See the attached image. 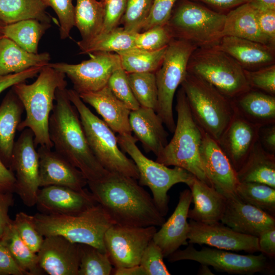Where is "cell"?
<instances>
[{
  "label": "cell",
  "mask_w": 275,
  "mask_h": 275,
  "mask_svg": "<svg viewBox=\"0 0 275 275\" xmlns=\"http://www.w3.org/2000/svg\"><path fill=\"white\" fill-rule=\"evenodd\" d=\"M133 178L108 172L88 181L90 191L114 224L161 226L166 221L152 197Z\"/></svg>",
  "instance_id": "obj_1"
},
{
  "label": "cell",
  "mask_w": 275,
  "mask_h": 275,
  "mask_svg": "<svg viewBox=\"0 0 275 275\" xmlns=\"http://www.w3.org/2000/svg\"><path fill=\"white\" fill-rule=\"evenodd\" d=\"M54 101L49 120V135L54 151L79 170L88 181L102 178L108 172L92 153L66 88L57 89Z\"/></svg>",
  "instance_id": "obj_2"
},
{
  "label": "cell",
  "mask_w": 275,
  "mask_h": 275,
  "mask_svg": "<svg viewBox=\"0 0 275 275\" xmlns=\"http://www.w3.org/2000/svg\"><path fill=\"white\" fill-rule=\"evenodd\" d=\"M65 76L47 64L43 67L33 83L21 82L12 87L25 111V117L17 130L30 129L34 135L36 147H53L49 135V120L57 89L66 88Z\"/></svg>",
  "instance_id": "obj_3"
},
{
  "label": "cell",
  "mask_w": 275,
  "mask_h": 275,
  "mask_svg": "<svg viewBox=\"0 0 275 275\" xmlns=\"http://www.w3.org/2000/svg\"><path fill=\"white\" fill-rule=\"evenodd\" d=\"M177 118L173 136L157 155L156 161L166 166L181 168L212 186L200 156L202 129L195 121L185 94L181 87L176 94Z\"/></svg>",
  "instance_id": "obj_4"
},
{
  "label": "cell",
  "mask_w": 275,
  "mask_h": 275,
  "mask_svg": "<svg viewBox=\"0 0 275 275\" xmlns=\"http://www.w3.org/2000/svg\"><path fill=\"white\" fill-rule=\"evenodd\" d=\"M35 225L44 237L62 236L69 241L93 246L106 252L104 236L114 224L101 206H94L73 215L44 214L33 215Z\"/></svg>",
  "instance_id": "obj_5"
},
{
  "label": "cell",
  "mask_w": 275,
  "mask_h": 275,
  "mask_svg": "<svg viewBox=\"0 0 275 275\" xmlns=\"http://www.w3.org/2000/svg\"><path fill=\"white\" fill-rule=\"evenodd\" d=\"M68 97L77 109L88 145L101 166L107 172L138 180V169L119 147L117 136L104 121L87 106L73 89H67Z\"/></svg>",
  "instance_id": "obj_6"
},
{
  "label": "cell",
  "mask_w": 275,
  "mask_h": 275,
  "mask_svg": "<svg viewBox=\"0 0 275 275\" xmlns=\"http://www.w3.org/2000/svg\"><path fill=\"white\" fill-rule=\"evenodd\" d=\"M226 14L192 0H178L166 25L173 38L197 48L213 47L223 37Z\"/></svg>",
  "instance_id": "obj_7"
},
{
  "label": "cell",
  "mask_w": 275,
  "mask_h": 275,
  "mask_svg": "<svg viewBox=\"0 0 275 275\" xmlns=\"http://www.w3.org/2000/svg\"><path fill=\"white\" fill-rule=\"evenodd\" d=\"M180 85L195 121L217 141L234 116L231 99L208 82L188 72Z\"/></svg>",
  "instance_id": "obj_8"
},
{
  "label": "cell",
  "mask_w": 275,
  "mask_h": 275,
  "mask_svg": "<svg viewBox=\"0 0 275 275\" xmlns=\"http://www.w3.org/2000/svg\"><path fill=\"white\" fill-rule=\"evenodd\" d=\"M187 71L208 82L230 99L251 89L244 70L232 57L216 46L197 48L189 59Z\"/></svg>",
  "instance_id": "obj_9"
},
{
  "label": "cell",
  "mask_w": 275,
  "mask_h": 275,
  "mask_svg": "<svg viewBox=\"0 0 275 275\" xmlns=\"http://www.w3.org/2000/svg\"><path fill=\"white\" fill-rule=\"evenodd\" d=\"M117 139L121 148L130 156L138 169V183L149 188L155 205L164 217L169 211V190L180 183L188 186L195 176L181 168H170L148 158L139 149L137 140L132 134H118Z\"/></svg>",
  "instance_id": "obj_10"
},
{
  "label": "cell",
  "mask_w": 275,
  "mask_h": 275,
  "mask_svg": "<svg viewBox=\"0 0 275 275\" xmlns=\"http://www.w3.org/2000/svg\"><path fill=\"white\" fill-rule=\"evenodd\" d=\"M197 48L188 42L173 38L167 47L160 66L155 72L157 88L155 112L171 133L176 125L173 111L175 94L187 73L189 59Z\"/></svg>",
  "instance_id": "obj_11"
},
{
  "label": "cell",
  "mask_w": 275,
  "mask_h": 275,
  "mask_svg": "<svg viewBox=\"0 0 275 275\" xmlns=\"http://www.w3.org/2000/svg\"><path fill=\"white\" fill-rule=\"evenodd\" d=\"M184 250L178 249L167 258L169 262L191 260L212 266L215 270L229 274L253 275L256 273H274V265L266 256L241 255L215 248L203 247L196 250L193 244Z\"/></svg>",
  "instance_id": "obj_12"
},
{
  "label": "cell",
  "mask_w": 275,
  "mask_h": 275,
  "mask_svg": "<svg viewBox=\"0 0 275 275\" xmlns=\"http://www.w3.org/2000/svg\"><path fill=\"white\" fill-rule=\"evenodd\" d=\"M36 147L33 132L29 128L24 129L15 142L9 167L15 178L14 192L28 207L36 204L40 188L39 159Z\"/></svg>",
  "instance_id": "obj_13"
},
{
  "label": "cell",
  "mask_w": 275,
  "mask_h": 275,
  "mask_svg": "<svg viewBox=\"0 0 275 275\" xmlns=\"http://www.w3.org/2000/svg\"><path fill=\"white\" fill-rule=\"evenodd\" d=\"M89 54V60L78 64L59 62L48 65L67 76L78 94L97 91L107 86L113 72L121 66L120 57L117 53L107 52Z\"/></svg>",
  "instance_id": "obj_14"
},
{
  "label": "cell",
  "mask_w": 275,
  "mask_h": 275,
  "mask_svg": "<svg viewBox=\"0 0 275 275\" xmlns=\"http://www.w3.org/2000/svg\"><path fill=\"white\" fill-rule=\"evenodd\" d=\"M157 231L155 226L113 224L106 231L104 243L115 268L139 265L142 255Z\"/></svg>",
  "instance_id": "obj_15"
},
{
  "label": "cell",
  "mask_w": 275,
  "mask_h": 275,
  "mask_svg": "<svg viewBox=\"0 0 275 275\" xmlns=\"http://www.w3.org/2000/svg\"><path fill=\"white\" fill-rule=\"evenodd\" d=\"M188 224V243L251 254L259 252L258 237L237 232L220 222L207 224L190 219Z\"/></svg>",
  "instance_id": "obj_16"
},
{
  "label": "cell",
  "mask_w": 275,
  "mask_h": 275,
  "mask_svg": "<svg viewBox=\"0 0 275 275\" xmlns=\"http://www.w3.org/2000/svg\"><path fill=\"white\" fill-rule=\"evenodd\" d=\"M200 156L212 186L225 197L235 194L239 182L236 171L216 141L203 130Z\"/></svg>",
  "instance_id": "obj_17"
},
{
  "label": "cell",
  "mask_w": 275,
  "mask_h": 275,
  "mask_svg": "<svg viewBox=\"0 0 275 275\" xmlns=\"http://www.w3.org/2000/svg\"><path fill=\"white\" fill-rule=\"evenodd\" d=\"M38 264L49 275H78L80 263L79 243L60 235L45 237L37 252Z\"/></svg>",
  "instance_id": "obj_18"
},
{
  "label": "cell",
  "mask_w": 275,
  "mask_h": 275,
  "mask_svg": "<svg viewBox=\"0 0 275 275\" xmlns=\"http://www.w3.org/2000/svg\"><path fill=\"white\" fill-rule=\"evenodd\" d=\"M98 204L86 188L77 190L59 185L39 188L36 205L44 214L73 215L81 213Z\"/></svg>",
  "instance_id": "obj_19"
},
{
  "label": "cell",
  "mask_w": 275,
  "mask_h": 275,
  "mask_svg": "<svg viewBox=\"0 0 275 275\" xmlns=\"http://www.w3.org/2000/svg\"><path fill=\"white\" fill-rule=\"evenodd\" d=\"M226 205L220 222L234 231L258 237L275 228V217L242 201L236 194L226 196Z\"/></svg>",
  "instance_id": "obj_20"
},
{
  "label": "cell",
  "mask_w": 275,
  "mask_h": 275,
  "mask_svg": "<svg viewBox=\"0 0 275 275\" xmlns=\"http://www.w3.org/2000/svg\"><path fill=\"white\" fill-rule=\"evenodd\" d=\"M37 152L40 187L59 185L81 190L87 184L83 173L56 151L40 146Z\"/></svg>",
  "instance_id": "obj_21"
},
{
  "label": "cell",
  "mask_w": 275,
  "mask_h": 275,
  "mask_svg": "<svg viewBox=\"0 0 275 275\" xmlns=\"http://www.w3.org/2000/svg\"><path fill=\"white\" fill-rule=\"evenodd\" d=\"M260 128L234 112L230 123L216 141L236 172L257 142Z\"/></svg>",
  "instance_id": "obj_22"
},
{
  "label": "cell",
  "mask_w": 275,
  "mask_h": 275,
  "mask_svg": "<svg viewBox=\"0 0 275 275\" xmlns=\"http://www.w3.org/2000/svg\"><path fill=\"white\" fill-rule=\"evenodd\" d=\"M191 202L190 190L186 189L181 191L173 213L153 237V241L160 248L164 258H167L181 246L188 243L187 214Z\"/></svg>",
  "instance_id": "obj_23"
},
{
  "label": "cell",
  "mask_w": 275,
  "mask_h": 275,
  "mask_svg": "<svg viewBox=\"0 0 275 275\" xmlns=\"http://www.w3.org/2000/svg\"><path fill=\"white\" fill-rule=\"evenodd\" d=\"M215 46L232 57L245 70H256L274 64L275 47L269 45L226 36Z\"/></svg>",
  "instance_id": "obj_24"
},
{
  "label": "cell",
  "mask_w": 275,
  "mask_h": 275,
  "mask_svg": "<svg viewBox=\"0 0 275 275\" xmlns=\"http://www.w3.org/2000/svg\"><path fill=\"white\" fill-rule=\"evenodd\" d=\"M102 117L104 122L118 134H131L129 124L130 110L118 99L107 86L95 92L79 94Z\"/></svg>",
  "instance_id": "obj_25"
},
{
  "label": "cell",
  "mask_w": 275,
  "mask_h": 275,
  "mask_svg": "<svg viewBox=\"0 0 275 275\" xmlns=\"http://www.w3.org/2000/svg\"><path fill=\"white\" fill-rule=\"evenodd\" d=\"M129 124L134 138L142 143L145 151L157 156L168 143V133L164 124L152 108L140 106L131 111Z\"/></svg>",
  "instance_id": "obj_26"
},
{
  "label": "cell",
  "mask_w": 275,
  "mask_h": 275,
  "mask_svg": "<svg viewBox=\"0 0 275 275\" xmlns=\"http://www.w3.org/2000/svg\"><path fill=\"white\" fill-rule=\"evenodd\" d=\"M188 187L194 207L189 209L188 218L207 224L220 222L225 208L226 197L196 177Z\"/></svg>",
  "instance_id": "obj_27"
},
{
  "label": "cell",
  "mask_w": 275,
  "mask_h": 275,
  "mask_svg": "<svg viewBox=\"0 0 275 275\" xmlns=\"http://www.w3.org/2000/svg\"><path fill=\"white\" fill-rule=\"evenodd\" d=\"M234 112L260 127L275 124V96L251 88L231 99Z\"/></svg>",
  "instance_id": "obj_28"
},
{
  "label": "cell",
  "mask_w": 275,
  "mask_h": 275,
  "mask_svg": "<svg viewBox=\"0 0 275 275\" xmlns=\"http://www.w3.org/2000/svg\"><path fill=\"white\" fill-rule=\"evenodd\" d=\"M24 110L21 101L12 88L0 105V159L8 169L16 132Z\"/></svg>",
  "instance_id": "obj_29"
},
{
  "label": "cell",
  "mask_w": 275,
  "mask_h": 275,
  "mask_svg": "<svg viewBox=\"0 0 275 275\" xmlns=\"http://www.w3.org/2000/svg\"><path fill=\"white\" fill-rule=\"evenodd\" d=\"M50 60L48 52H30L4 36L0 38V75L18 73L33 67L44 66Z\"/></svg>",
  "instance_id": "obj_30"
},
{
  "label": "cell",
  "mask_w": 275,
  "mask_h": 275,
  "mask_svg": "<svg viewBox=\"0 0 275 275\" xmlns=\"http://www.w3.org/2000/svg\"><path fill=\"white\" fill-rule=\"evenodd\" d=\"M236 173L240 182H257L275 188V154L265 151L258 140Z\"/></svg>",
  "instance_id": "obj_31"
},
{
  "label": "cell",
  "mask_w": 275,
  "mask_h": 275,
  "mask_svg": "<svg viewBox=\"0 0 275 275\" xmlns=\"http://www.w3.org/2000/svg\"><path fill=\"white\" fill-rule=\"evenodd\" d=\"M222 36L237 37L270 45L259 28L256 10L249 3L236 7L226 14Z\"/></svg>",
  "instance_id": "obj_32"
},
{
  "label": "cell",
  "mask_w": 275,
  "mask_h": 275,
  "mask_svg": "<svg viewBox=\"0 0 275 275\" xmlns=\"http://www.w3.org/2000/svg\"><path fill=\"white\" fill-rule=\"evenodd\" d=\"M137 33L128 32L118 28L107 32L100 33L88 41L80 40L77 44L80 53L95 52H115L126 50L135 47V38Z\"/></svg>",
  "instance_id": "obj_33"
},
{
  "label": "cell",
  "mask_w": 275,
  "mask_h": 275,
  "mask_svg": "<svg viewBox=\"0 0 275 275\" xmlns=\"http://www.w3.org/2000/svg\"><path fill=\"white\" fill-rule=\"evenodd\" d=\"M104 16V3L102 0H76L74 26L80 34L81 40H89L101 32Z\"/></svg>",
  "instance_id": "obj_34"
},
{
  "label": "cell",
  "mask_w": 275,
  "mask_h": 275,
  "mask_svg": "<svg viewBox=\"0 0 275 275\" xmlns=\"http://www.w3.org/2000/svg\"><path fill=\"white\" fill-rule=\"evenodd\" d=\"M42 0H0V20L5 25L26 19L50 23Z\"/></svg>",
  "instance_id": "obj_35"
},
{
  "label": "cell",
  "mask_w": 275,
  "mask_h": 275,
  "mask_svg": "<svg viewBox=\"0 0 275 275\" xmlns=\"http://www.w3.org/2000/svg\"><path fill=\"white\" fill-rule=\"evenodd\" d=\"M50 26L49 23L31 19L6 24L1 33L27 51L37 53L40 40Z\"/></svg>",
  "instance_id": "obj_36"
},
{
  "label": "cell",
  "mask_w": 275,
  "mask_h": 275,
  "mask_svg": "<svg viewBox=\"0 0 275 275\" xmlns=\"http://www.w3.org/2000/svg\"><path fill=\"white\" fill-rule=\"evenodd\" d=\"M167 46L153 51L133 48L117 53L122 69L127 73H155L162 63Z\"/></svg>",
  "instance_id": "obj_37"
},
{
  "label": "cell",
  "mask_w": 275,
  "mask_h": 275,
  "mask_svg": "<svg viewBox=\"0 0 275 275\" xmlns=\"http://www.w3.org/2000/svg\"><path fill=\"white\" fill-rule=\"evenodd\" d=\"M12 257L27 275L41 274L37 254L32 251L19 236L12 221L3 237Z\"/></svg>",
  "instance_id": "obj_38"
},
{
  "label": "cell",
  "mask_w": 275,
  "mask_h": 275,
  "mask_svg": "<svg viewBox=\"0 0 275 275\" xmlns=\"http://www.w3.org/2000/svg\"><path fill=\"white\" fill-rule=\"evenodd\" d=\"M235 194L243 202L275 217V188L260 183L239 182Z\"/></svg>",
  "instance_id": "obj_39"
},
{
  "label": "cell",
  "mask_w": 275,
  "mask_h": 275,
  "mask_svg": "<svg viewBox=\"0 0 275 275\" xmlns=\"http://www.w3.org/2000/svg\"><path fill=\"white\" fill-rule=\"evenodd\" d=\"M132 93L140 106L153 109L157 105V88L155 73H127Z\"/></svg>",
  "instance_id": "obj_40"
},
{
  "label": "cell",
  "mask_w": 275,
  "mask_h": 275,
  "mask_svg": "<svg viewBox=\"0 0 275 275\" xmlns=\"http://www.w3.org/2000/svg\"><path fill=\"white\" fill-rule=\"evenodd\" d=\"M79 244L80 263L78 275H110L113 265L107 252L87 244Z\"/></svg>",
  "instance_id": "obj_41"
},
{
  "label": "cell",
  "mask_w": 275,
  "mask_h": 275,
  "mask_svg": "<svg viewBox=\"0 0 275 275\" xmlns=\"http://www.w3.org/2000/svg\"><path fill=\"white\" fill-rule=\"evenodd\" d=\"M153 0H127L120 23L124 29L132 33L140 32L150 12Z\"/></svg>",
  "instance_id": "obj_42"
},
{
  "label": "cell",
  "mask_w": 275,
  "mask_h": 275,
  "mask_svg": "<svg viewBox=\"0 0 275 275\" xmlns=\"http://www.w3.org/2000/svg\"><path fill=\"white\" fill-rule=\"evenodd\" d=\"M173 38L166 24L156 26L136 33L135 47L147 50H156L166 47Z\"/></svg>",
  "instance_id": "obj_43"
},
{
  "label": "cell",
  "mask_w": 275,
  "mask_h": 275,
  "mask_svg": "<svg viewBox=\"0 0 275 275\" xmlns=\"http://www.w3.org/2000/svg\"><path fill=\"white\" fill-rule=\"evenodd\" d=\"M107 85L115 96L130 111L137 109L140 107L130 88L127 73L121 66L113 72Z\"/></svg>",
  "instance_id": "obj_44"
},
{
  "label": "cell",
  "mask_w": 275,
  "mask_h": 275,
  "mask_svg": "<svg viewBox=\"0 0 275 275\" xmlns=\"http://www.w3.org/2000/svg\"><path fill=\"white\" fill-rule=\"evenodd\" d=\"M13 221L23 241L32 251L37 253L44 237L37 229L34 222L33 216L20 212L16 214Z\"/></svg>",
  "instance_id": "obj_45"
},
{
  "label": "cell",
  "mask_w": 275,
  "mask_h": 275,
  "mask_svg": "<svg viewBox=\"0 0 275 275\" xmlns=\"http://www.w3.org/2000/svg\"><path fill=\"white\" fill-rule=\"evenodd\" d=\"M45 5L51 7L57 14L59 21L60 36L65 39L69 36L74 26L75 6L73 0H42Z\"/></svg>",
  "instance_id": "obj_46"
},
{
  "label": "cell",
  "mask_w": 275,
  "mask_h": 275,
  "mask_svg": "<svg viewBox=\"0 0 275 275\" xmlns=\"http://www.w3.org/2000/svg\"><path fill=\"white\" fill-rule=\"evenodd\" d=\"M160 248L152 239L145 248L140 264L146 275H170Z\"/></svg>",
  "instance_id": "obj_47"
},
{
  "label": "cell",
  "mask_w": 275,
  "mask_h": 275,
  "mask_svg": "<svg viewBox=\"0 0 275 275\" xmlns=\"http://www.w3.org/2000/svg\"><path fill=\"white\" fill-rule=\"evenodd\" d=\"M244 73L251 88L275 96V64Z\"/></svg>",
  "instance_id": "obj_48"
},
{
  "label": "cell",
  "mask_w": 275,
  "mask_h": 275,
  "mask_svg": "<svg viewBox=\"0 0 275 275\" xmlns=\"http://www.w3.org/2000/svg\"><path fill=\"white\" fill-rule=\"evenodd\" d=\"M178 1L153 0L150 12L140 32L154 26L166 24Z\"/></svg>",
  "instance_id": "obj_49"
},
{
  "label": "cell",
  "mask_w": 275,
  "mask_h": 275,
  "mask_svg": "<svg viewBox=\"0 0 275 275\" xmlns=\"http://www.w3.org/2000/svg\"><path fill=\"white\" fill-rule=\"evenodd\" d=\"M102 1L104 3V16L100 33L109 32L118 27L125 12L127 2V0Z\"/></svg>",
  "instance_id": "obj_50"
},
{
  "label": "cell",
  "mask_w": 275,
  "mask_h": 275,
  "mask_svg": "<svg viewBox=\"0 0 275 275\" xmlns=\"http://www.w3.org/2000/svg\"><path fill=\"white\" fill-rule=\"evenodd\" d=\"M259 28L270 46L275 47V11H257Z\"/></svg>",
  "instance_id": "obj_51"
},
{
  "label": "cell",
  "mask_w": 275,
  "mask_h": 275,
  "mask_svg": "<svg viewBox=\"0 0 275 275\" xmlns=\"http://www.w3.org/2000/svg\"><path fill=\"white\" fill-rule=\"evenodd\" d=\"M10 254L4 239H0V275H24Z\"/></svg>",
  "instance_id": "obj_52"
},
{
  "label": "cell",
  "mask_w": 275,
  "mask_h": 275,
  "mask_svg": "<svg viewBox=\"0 0 275 275\" xmlns=\"http://www.w3.org/2000/svg\"><path fill=\"white\" fill-rule=\"evenodd\" d=\"M43 67H33L18 73L0 75V93L17 84L34 77L39 74Z\"/></svg>",
  "instance_id": "obj_53"
},
{
  "label": "cell",
  "mask_w": 275,
  "mask_h": 275,
  "mask_svg": "<svg viewBox=\"0 0 275 275\" xmlns=\"http://www.w3.org/2000/svg\"><path fill=\"white\" fill-rule=\"evenodd\" d=\"M13 193L0 191V239L3 238L13 221L8 214L10 207L14 204Z\"/></svg>",
  "instance_id": "obj_54"
},
{
  "label": "cell",
  "mask_w": 275,
  "mask_h": 275,
  "mask_svg": "<svg viewBox=\"0 0 275 275\" xmlns=\"http://www.w3.org/2000/svg\"><path fill=\"white\" fill-rule=\"evenodd\" d=\"M259 251L270 259L275 257V228L264 231L258 237Z\"/></svg>",
  "instance_id": "obj_55"
},
{
  "label": "cell",
  "mask_w": 275,
  "mask_h": 275,
  "mask_svg": "<svg viewBox=\"0 0 275 275\" xmlns=\"http://www.w3.org/2000/svg\"><path fill=\"white\" fill-rule=\"evenodd\" d=\"M258 141L265 151L275 154V124L260 127Z\"/></svg>",
  "instance_id": "obj_56"
},
{
  "label": "cell",
  "mask_w": 275,
  "mask_h": 275,
  "mask_svg": "<svg viewBox=\"0 0 275 275\" xmlns=\"http://www.w3.org/2000/svg\"><path fill=\"white\" fill-rule=\"evenodd\" d=\"M15 178L0 159V191L14 193Z\"/></svg>",
  "instance_id": "obj_57"
},
{
  "label": "cell",
  "mask_w": 275,
  "mask_h": 275,
  "mask_svg": "<svg viewBox=\"0 0 275 275\" xmlns=\"http://www.w3.org/2000/svg\"><path fill=\"white\" fill-rule=\"evenodd\" d=\"M216 9L231 10L250 0H197Z\"/></svg>",
  "instance_id": "obj_58"
},
{
  "label": "cell",
  "mask_w": 275,
  "mask_h": 275,
  "mask_svg": "<svg viewBox=\"0 0 275 275\" xmlns=\"http://www.w3.org/2000/svg\"><path fill=\"white\" fill-rule=\"evenodd\" d=\"M112 274L114 275H146V273L140 265L131 267L115 268Z\"/></svg>",
  "instance_id": "obj_59"
},
{
  "label": "cell",
  "mask_w": 275,
  "mask_h": 275,
  "mask_svg": "<svg viewBox=\"0 0 275 275\" xmlns=\"http://www.w3.org/2000/svg\"><path fill=\"white\" fill-rule=\"evenodd\" d=\"M248 3L257 11H275V0H250Z\"/></svg>",
  "instance_id": "obj_60"
},
{
  "label": "cell",
  "mask_w": 275,
  "mask_h": 275,
  "mask_svg": "<svg viewBox=\"0 0 275 275\" xmlns=\"http://www.w3.org/2000/svg\"><path fill=\"white\" fill-rule=\"evenodd\" d=\"M197 274L200 275L214 274L209 268V266L205 264H201Z\"/></svg>",
  "instance_id": "obj_61"
},
{
  "label": "cell",
  "mask_w": 275,
  "mask_h": 275,
  "mask_svg": "<svg viewBox=\"0 0 275 275\" xmlns=\"http://www.w3.org/2000/svg\"><path fill=\"white\" fill-rule=\"evenodd\" d=\"M5 25V24L0 20V32H1V31H2V29L3 28V27Z\"/></svg>",
  "instance_id": "obj_62"
},
{
  "label": "cell",
  "mask_w": 275,
  "mask_h": 275,
  "mask_svg": "<svg viewBox=\"0 0 275 275\" xmlns=\"http://www.w3.org/2000/svg\"><path fill=\"white\" fill-rule=\"evenodd\" d=\"M3 36L2 33L0 32V38Z\"/></svg>",
  "instance_id": "obj_63"
}]
</instances>
